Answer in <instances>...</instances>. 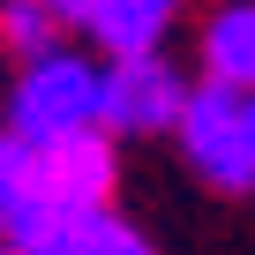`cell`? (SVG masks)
Returning <instances> with one entry per match:
<instances>
[{
  "label": "cell",
  "mask_w": 255,
  "mask_h": 255,
  "mask_svg": "<svg viewBox=\"0 0 255 255\" xmlns=\"http://www.w3.org/2000/svg\"><path fill=\"white\" fill-rule=\"evenodd\" d=\"M248 135H255V90H248Z\"/></svg>",
  "instance_id": "11"
},
{
  "label": "cell",
  "mask_w": 255,
  "mask_h": 255,
  "mask_svg": "<svg viewBox=\"0 0 255 255\" xmlns=\"http://www.w3.org/2000/svg\"><path fill=\"white\" fill-rule=\"evenodd\" d=\"M188 105V75L165 60V53H120L105 68V105H98V128L120 143V135H165Z\"/></svg>",
  "instance_id": "4"
},
{
  "label": "cell",
  "mask_w": 255,
  "mask_h": 255,
  "mask_svg": "<svg viewBox=\"0 0 255 255\" xmlns=\"http://www.w3.org/2000/svg\"><path fill=\"white\" fill-rule=\"evenodd\" d=\"M68 255H158V248H150V240H143L135 225H128V218L98 210V218H90V225L75 233V248H68Z\"/></svg>",
  "instance_id": "8"
},
{
  "label": "cell",
  "mask_w": 255,
  "mask_h": 255,
  "mask_svg": "<svg viewBox=\"0 0 255 255\" xmlns=\"http://www.w3.org/2000/svg\"><path fill=\"white\" fill-rule=\"evenodd\" d=\"M173 135L195 165L203 188L218 195H248L255 188V135H248V90H225V83H188V105L173 120Z\"/></svg>",
  "instance_id": "2"
},
{
  "label": "cell",
  "mask_w": 255,
  "mask_h": 255,
  "mask_svg": "<svg viewBox=\"0 0 255 255\" xmlns=\"http://www.w3.org/2000/svg\"><path fill=\"white\" fill-rule=\"evenodd\" d=\"M113 180H120V150L105 128H83V135H60V143H38L30 165H23V195L53 203V210H113Z\"/></svg>",
  "instance_id": "3"
},
{
  "label": "cell",
  "mask_w": 255,
  "mask_h": 255,
  "mask_svg": "<svg viewBox=\"0 0 255 255\" xmlns=\"http://www.w3.org/2000/svg\"><path fill=\"white\" fill-rule=\"evenodd\" d=\"M23 165H30V150H23L15 135H0V218H8L15 195H23Z\"/></svg>",
  "instance_id": "9"
},
{
  "label": "cell",
  "mask_w": 255,
  "mask_h": 255,
  "mask_svg": "<svg viewBox=\"0 0 255 255\" xmlns=\"http://www.w3.org/2000/svg\"><path fill=\"white\" fill-rule=\"evenodd\" d=\"M180 8L188 0H98V15L83 30L98 38L105 60H120V53H165V30L180 23Z\"/></svg>",
  "instance_id": "5"
},
{
  "label": "cell",
  "mask_w": 255,
  "mask_h": 255,
  "mask_svg": "<svg viewBox=\"0 0 255 255\" xmlns=\"http://www.w3.org/2000/svg\"><path fill=\"white\" fill-rule=\"evenodd\" d=\"M45 8H53V15H60V23H75V30H83V23H90V15H98V0H45Z\"/></svg>",
  "instance_id": "10"
},
{
  "label": "cell",
  "mask_w": 255,
  "mask_h": 255,
  "mask_svg": "<svg viewBox=\"0 0 255 255\" xmlns=\"http://www.w3.org/2000/svg\"><path fill=\"white\" fill-rule=\"evenodd\" d=\"M98 105H105V68L68 53V45H53V53L23 60V75L8 90V135L23 150L83 135V128H98Z\"/></svg>",
  "instance_id": "1"
},
{
  "label": "cell",
  "mask_w": 255,
  "mask_h": 255,
  "mask_svg": "<svg viewBox=\"0 0 255 255\" xmlns=\"http://www.w3.org/2000/svg\"><path fill=\"white\" fill-rule=\"evenodd\" d=\"M0 255H15V248H0Z\"/></svg>",
  "instance_id": "12"
},
{
  "label": "cell",
  "mask_w": 255,
  "mask_h": 255,
  "mask_svg": "<svg viewBox=\"0 0 255 255\" xmlns=\"http://www.w3.org/2000/svg\"><path fill=\"white\" fill-rule=\"evenodd\" d=\"M203 75L225 90H255V0H225V8L195 30Z\"/></svg>",
  "instance_id": "6"
},
{
  "label": "cell",
  "mask_w": 255,
  "mask_h": 255,
  "mask_svg": "<svg viewBox=\"0 0 255 255\" xmlns=\"http://www.w3.org/2000/svg\"><path fill=\"white\" fill-rule=\"evenodd\" d=\"M0 45H8L15 60H38L60 45V15L45 8V0H0Z\"/></svg>",
  "instance_id": "7"
}]
</instances>
